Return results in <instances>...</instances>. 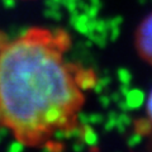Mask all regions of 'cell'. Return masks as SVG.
<instances>
[{"label": "cell", "mask_w": 152, "mask_h": 152, "mask_svg": "<svg viewBox=\"0 0 152 152\" xmlns=\"http://www.w3.org/2000/svg\"><path fill=\"white\" fill-rule=\"evenodd\" d=\"M71 37L33 27L0 48V128L32 148L75 131L94 72L69 57Z\"/></svg>", "instance_id": "1"}, {"label": "cell", "mask_w": 152, "mask_h": 152, "mask_svg": "<svg viewBox=\"0 0 152 152\" xmlns=\"http://www.w3.org/2000/svg\"><path fill=\"white\" fill-rule=\"evenodd\" d=\"M134 43L142 60L152 66V14L143 19L136 32Z\"/></svg>", "instance_id": "2"}, {"label": "cell", "mask_w": 152, "mask_h": 152, "mask_svg": "<svg viewBox=\"0 0 152 152\" xmlns=\"http://www.w3.org/2000/svg\"><path fill=\"white\" fill-rule=\"evenodd\" d=\"M147 113H148V117L152 122V90L150 93V96L147 99Z\"/></svg>", "instance_id": "3"}]
</instances>
